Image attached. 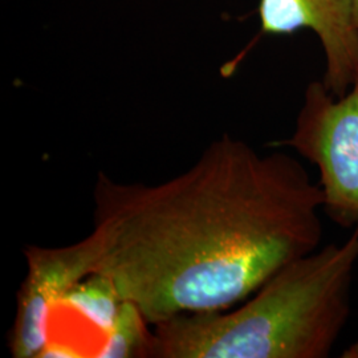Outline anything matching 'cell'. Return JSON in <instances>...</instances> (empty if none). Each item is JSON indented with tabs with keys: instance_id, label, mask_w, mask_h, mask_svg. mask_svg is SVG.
Returning <instances> with one entry per match:
<instances>
[{
	"instance_id": "1",
	"label": "cell",
	"mask_w": 358,
	"mask_h": 358,
	"mask_svg": "<svg viewBox=\"0 0 358 358\" xmlns=\"http://www.w3.org/2000/svg\"><path fill=\"white\" fill-rule=\"evenodd\" d=\"M322 207L299 159L224 134L159 183L97 174L90 275L108 278L152 325L224 310L320 248Z\"/></svg>"
},
{
	"instance_id": "8",
	"label": "cell",
	"mask_w": 358,
	"mask_h": 358,
	"mask_svg": "<svg viewBox=\"0 0 358 358\" xmlns=\"http://www.w3.org/2000/svg\"><path fill=\"white\" fill-rule=\"evenodd\" d=\"M343 357L358 358V343L353 344L349 349H346Z\"/></svg>"
},
{
	"instance_id": "3",
	"label": "cell",
	"mask_w": 358,
	"mask_h": 358,
	"mask_svg": "<svg viewBox=\"0 0 358 358\" xmlns=\"http://www.w3.org/2000/svg\"><path fill=\"white\" fill-rule=\"evenodd\" d=\"M268 146L289 148L316 166L325 215L341 229L358 227V76L341 97L310 83L294 134Z\"/></svg>"
},
{
	"instance_id": "9",
	"label": "cell",
	"mask_w": 358,
	"mask_h": 358,
	"mask_svg": "<svg viewBox=\"0 0 358 358\" xmlns=\"http://www.w3.org/2000/svg\"><path fill=\"white\" fill-rule=\"evenodd\" d=\"M352 13H353V22L358 29V0H352Z\"/></svg>"
},
{
	"instance_id": "5",
	"label": "cell",
	"mask_w": 358,
	"mask_h": 358,
	"mask_svg": "<svg viewBox=\"0 0 358 358\" xmlns=\"http://www.w3.org/2000/svg\"><path fill=\"white\" fill-rule=\"evenodd\" d=\"M259 16L266 35L313 31L325 55L322 84L334 97L350 90L358 76V29L352 0H260Z\"/></svg>"
},
{
	"instance_id": "7",
	"label": "cell",
	"mask_w": 358,
	"mask_h": 358,
	"mask_svg": "<svg viewBox=\"0 0 358 358\" xmlns=\"http://www.w3.org/2000/svg\"><path fill=\"white\" fill-rule=\"evenodd\" d=\"M153 325L146 320L141 309L124 300L109 332L93 352V357H148L152 344Z\"/></svg>"
},
{
	"instance_id": "2",
	"label": "cell",
	"mask_w": 358,
	"mask_h": 358,
	"mask_svg": "<svg viewBox=\"0 0 358 358\" xmlns=\"http://www.w3.org/2000/svg\"><path fill=\"white\" fill-rule=\"evenodd\" d=\"M358 227L278 271L236 308L153 325L152 358H327L352 312Z\"/></svg>"
},
{
	"instance_id": "4",
	"label": "cell",
	"mask_w": 358,
	"mask_h": 358,
	"mask_svg": "<svg viewBox=\"0 0 358 358\" xmlns=\"http://www.w3.org/2000/svg\"><path fill=\"white\" fill-rule=\"evenodd\" d=\"M27 275L10 333L13 358H38L51 338L52 319L69 289L88 278L93 256L87 238L63 247L27 245Z\"/></svg>"
},
{
	"instance_id": "6",
	"label": "cell",
	"mask_w": 358,
	"mask_h": 358,
	"mask_svg": "<svg viewBox=\"0 0 358 358\" xmlns=\"http://www.w3.org/2000/svg\"><path fill=\"white\" fill-rule=\"evenodd\" d=\"M122 301L113 282L103 275L92 273L69 289L56 312L73 313L99 333L101 341L112 328Z\"/></svg>"
}]
</instances>
